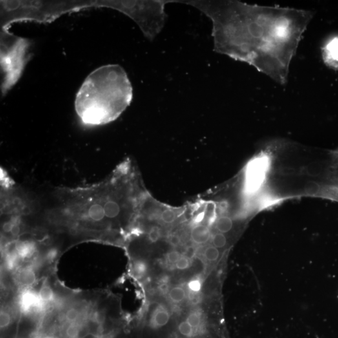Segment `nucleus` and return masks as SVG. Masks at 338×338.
I'll list each match as a JSON object with an SVG mask.
<instances>
[{
  "label": "nucleus",
  "mask_w": 338,
  "mask_h": 338,
  "mask_svg": "<svg viewBox=\"0 0 338 338\" xmlns=\"http://www.w3.org/2000/svg\"><path fill=\"white\" fill-rule=\"evenodd\" d=\"M132 271L134 275L138 279H140L145 275L147 271L146 263L142 260H139L134 263L132 266Z\"/></svg>",
  "instance_id": "9b49d317"
},
{
  "label": "nucleus",
  "mask_w": 338,
  "mask_h": 338,
  "mask_svg": "<svg viewBox=\"0 0 338 338\" xmlns=\"http://www.w3.org/2000/svg\"><path fill=\"white\" fill-rule=\"evenodd\" d=\"M214 246L217 248H222L227 243L226 238L223 233L216 234L213 239Z\"/></svg>",
  "instance_id": "2eb2a0df"
},
{
  "label": "nucleus",
  "mask_w": 338,
  "mask_h": 338,
  "mask_svg": "<svg viewBox=\"0 0 338 338\" xmlns=\"http://www.w3.org/2000/svg\"><path fill=\"white\" fill-rule=\"evenodd\" d=\"M185 320L191 324L192 328H197L204 322L202 316L196 312L190 313Z\"/></svg>",
  "instance_id": "f8f14e48"
},
{
  "label": "nucleus",
  "mask_w": 338,
  "mask_h": 338,
  "mask_svg": "<svg viewBox=\"0 0 338 338\" xmlns=\"http://www.w3.org/2000/svg\"><path fill=\"white\" fill-rule=\"evenodd\" d=\"M186 297V293L184 288L181 287H174L170 290L169 297L172 302L179 303L182 302Z\"/></svg>",
  "instance_id": "9d476101"
},
{
  "label": "nucleus",
  "mask_w": 338,
  "mask_h": 338,
  "mask_svg": "<svg viewBox=\"0 0 338 338\" xmlns=\"http://www.w3.org/2000/svg\"><path fill=\"white\" fill-rule=\"evenodd\" d=\"M39 297H38L34 293L26 292L21 296V305L22 308L27 312L33 308H37L39 304Z\"/></svg>",
  "instance_id": "423d86ee"
},
{
  "label": "nucleus",
  "mask_w": 338,
  "mask_h": 338,
  "mask_svg": "<svg viewBox=\"0 0 338 338\" xmlns=\"http://www.w3.org/2000/svg\"><path fill=\"white\" fill-rule=\"evenodd\" d=\"M10 315H9L8 313L1 312V315H0V326H1V329H5L7 328L11 323Z\"/></svg>",
  "instance_id": "aec40b11"
},
{
  "label": "nucleus",
  "mask_w": 338,
  "mask_h": 338,
  "mask_svg": "<svg viewBox=\"0 0 338 338\" xmlns=\"http://www.w3.org/2000/svg\"><path fill=\"white\" fill-rule=\"evenodd\" d=\"M116 332H114V331H111V332L108 333L107 334L100 336V337H99L97 338H116Z\"/></svg>",
  "instance_id": "a878e982"
},
{
  "label": "nucleus",
  "mask_w": 338,
  "mask_h": 338,
  "mask_svg": "<svg viewBox=\"0 0 338 338\" xmlns=\"http://www.w3.org/2000/svg\"><path fill=\"white\" fill-rule=\"evenodd\" d=\"M188 288L192 292L199 293L200 291L201 288H202V283H201L200 280L199 279L191 280L188 284Z\"/></svg>",
  "instance_id": "412c9836"
},
{
  "label": "nucleus",
  "mask_w": 338,
  "mask_h": 338,
  "mask_svg": "<svg viewBox=\"0 0 338 338\" xmlns=\"http://www.w3.org/2000/svg\"><path fill=\"white\" fill-rule=\"evenodd\" d=\"M19 46L18 45L16 53H14L15 51L13 50L12 52V55L10 57H7V59H6V65H10V67H13L15 68V74L18 78L19 75L20 74L22 67H23V51L20 52L19 50Z\"/></svg>",
  "instance_id": "39448f33"
},
{
  "label": "nucleus",
  "mask_w": 338,
  "mask_h": 338,
  "mask_svg": "<svg viewBox=\"0 0 338 338\" xmlns=\"http://www.w3.org/2000/svg\"><path fill=\"white\" fill-rule=\"evenodd\" d=\"M19 280L24 286H30L36 281V276L32 269H25L19 273Z\"/></svg>",
  "instance_id": "0eeeda50"
},
{
  "label": "nucleus",
  "mask_w": 338,
  "mask_h": 338,
  "mask_svg": "<svg viewBox=\"0 0 338 338\" xmlns=\"http://www.w3.org/2000/svg\"><path fill=\"white\" fill-rule=\"evenodd\" d=\"M167 260L171 264H176V262L180 259L181 258L180 253L177 251L170 252L167 256Z\"/></svg>",
  "instance_id": "4be33fe9"
},
{
  "label": "nucleus",
  "mask_w": 338,
  "mask_h": 338,
  "mask_svg": "<svg viewBox=\"0 0 338 338\" xmlns=\"http://www.w3.org/2000/svg\"><path fill=\"white\" fill-rule=\"evenodd\" d=\"M175 265L179 270H185L191 266V261L187 257H181Z\"/></svg>",
  "instance_id": "a211bd4d"
},
{
  "label": "nucleus",
  "mask_w": 338,
  "mask_h": 338,
  "mask_svg": "<svg viewBox=\"0 0 338 338\" xmlns=\"http://www.w3.org/2000/svg\"><path fill=\"white\" fill-rule=\"evenodd\" d=\"M171 315L164 306H159L150 315L147 321V328L151 332L156 333L163 330L169 324Z\"/></svg>",
  "instance_id": "f03ea898"
},
{
  "label": "nucleus",
  "mask_w": 338,
  "mask_h": 338,
  "mask_svg": "<svg viewBox=\"0 0 338 338\" xmlns=\"http://www.w3.org/2000/svg\"><path fill=\"white\" fill-rule=\"evenodd\" d=\"M133 90L119 65H107L92 72L77 93L75 110L83 124L100 125L115 120L129 105Z\"/></svg>",
  "instance_id": "f257e3e1"
},
{
  "label": "nucleus",
  "mask_w": 338,
  "mask_h": 338,
  "mask_svg": "<svg viewBox=\"0 0 338 338\" xmlns=\"http://www.w3.org/2000/svg\"><path fill=\"white\" fill-rule=\"evenodd\" d=\"M161 236L160 229L158 226L152 227L149 232V239L152 242H158Z\"/></svg>",
  "instance_id": "f3484780"
},
{
  "label": "nucleus",
  "mask_w": 338,
  "mask_h": 338,
  "mask_svg": "<svg viewBox=\"0 0 338 338\" xmlns=\"http://www.w3.org/2000/svg\"><path fill=\"white\" fill-rule=\"evenodd\" d=\"M79 313L78 311L75 309H70L67 311V315H66V317H67V319L69 321L74 322L78 318Z\"/></svg>",
  "instance_id": "5701e85b"
},
{
  "label": "nucleus",
  "mask_w": 338,
  "mask_h": 338,
  "mask_svg": "<svg viewBox=\"0 0 338 338\" xmlns=\"http://www.w3.org/2000/svg\"><path fill=\"white\" fill-rule=\"evenodd\" d=\"M233 222L231 219L223 216L218 219L216 222V228L220 233H226L233 228Z\"/></svg>",
  "instance_id": "1a4fd4ad"
},
{
  "label": "nucleus",
  "mask_w": 338,
  "mask_h": 338,
  "mask_svg": "<svg viewBox=\"0 0 338 338\" xmlns=\"http://www.w3.org/2000/svg\"><path fill=\"white\" fill-rule=\"evenodd\" d=\"M322 58L328 67L338 70V37L326 42L322 48Z\"/></svg>",
  "instance_id": "7ed1b4c3"
},
{
  "label": "nucleus",
  "mask_w": 338,
  "mask_h": 338,
  "mask_svg": "<svg viewBox=\"0 0 338 338\" xmlns=\"http://www.w3.org/2000/svg\"><path fill=\"white\" fill-rule=\"evenodd\" d=\"M169 241L172 246H178V245L180 244V239L178 236L173 234V235L170 236L169 238Z\"/></svg>",
  "instance_id": "b1692460"
},
{
  "label": "nucleus",
  "mask_w": 338,
  "mask_h": 338,
  "mask_svg": "<svg viewBox=\"0 0 338 338\" xmlns=\"http://www.w3.org/2000/svg\"><path fill=\"white\" fill-rule=\"evenodd\" d=\"M211 237L208 227L205 225H199L194 227L191 231L192 241L197 244H203L206 243Z\"/></svg>",
  "instance_id": "20e7f679"
},
{
  "label": "nucleus",
  "mask_w": 338,
  "mask_h": 338,
  "mask_svg": "<svg viewBox=\"0 0 338 338\" xmlns=\"http://www.w3.org/2000/svg\"><path fill=\"white\" fill-rule=\"evenodd\" d=\"M161 219L163 222L167 224H171V223L175 221L176 219V214L174 212L170 209L165 210L161 214Z\"/></svg>",
  "instance_id": "dca6fc26"
},
{
  "label": "nucleus",
  "mask_w": 338,
  "mask_h": 338,
  "mask_svg": "<svg viewBox=\"0 0 338 338\" xmlns=\"http://www.w3.org/2000/svg\"><path fill=\"white\" fill-rule=\"evenodd\" d=\"M54 296L52 289L49 286H44L40 291L39 297L42 301L48 302L53 299Z\"/></svg>",
  "instance_id": "4468645a"
},
{
  "label": "nucleus",
  "mask_w": 338,
  "mask_h": 338,
  "mask_svg": "<svg viewBox=\"0 0 338 338\" xmlns=\"http://www.w3.org/2000/svg\"><path fill=\"white\" fill-rule=\"evenodd\" d=\"M56 338L51 337H45V338Z\"/></svg>",
  "instance_id": "bb28decb"
},
{
  "label": "nucleus",
  "mask_w": 338,
  "mask_h": 338,
  "mask_svg": "<svg viewBox=\"0 0 338 338\" xmlns=\"http://www.w3.org/2000/svg\"><path fill=\"white\" fill-rule=\"evenodd\" d=\"M159 288L160 289L161 292L163 293H167L169 289V284H168L167 282H162V284L159 285Z\"/></svg>",
  "instance_id": "393cba45"
},
{
  "label": "nucleus",
  "mask_w": 338,
  "mask_h": 338,
  "mask_svg": "<svg viewBox=\"0 0 338 338\" xmlns=\"http://www.w3.org/2000/svg\"><path fill=\"white\" fill-rule=\"evenodd\" d=\"M80 333V328L77 324H73L68 326L67 335L70 338H77Z\"/></svg>",
  "instance_id": "6ab92c4d"
},
{
  "label": "nucleus",
  "mask_w": 338,
  "mask_h": 338,
  "mask_svg": "<svg viewBox=\"0 0 338 338\" xmlns=\"http://www.w3.org/2000/svg\"><path fill=\"white\" fill-rule=\"evenodd\" d=\"M204 257L209 261H216L219 258L220 253L215 246H209L204 251Z\"/></svg>",
  "instance_id": "ddd939ff"
},
{
  "label": "nucleus",
  "mask_w": 338,
  "mask_h": 338,
  "mask_svg": "<svg viewBox=\"0 0 338 338\" xmlns=\"http://www.w3.org/2000/svg\"><path fill=\"white\" fill-rule=\"evenodd\" d=\"M17 249L18 254L21 257L29 258L34 253L35 246L32 242H24L17 245Z\"/></svg>",
  "instance_id": "6e6552de"
}]
</instances>
